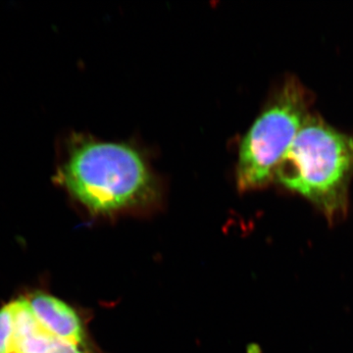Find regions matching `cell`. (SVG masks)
<instances>
[{
	"label": "cell",
	"instance_id": "6da1fadb",
	"mask_svg": "<svg viewBox=\"0 0 353 353\" xmlns=\"http://www.w3.org/2000/svg\"><path fill=\"white\" fill-rule=\"evenodd\" d=\"M57 181L95 214L148 205L158 196L157 179L143 158L122 143L78 139Z\"/></svg>",
	"mask_w": 353,
	"mask_h": 353
},
{
	"label": "cell",
	"instance_id": "7a4b0ae2",
	"mask_svg": "<svg viewBox=\"0 0 353 353\" xmlns=\"http://www.w3.org/2000/svg\"><path fill=\"white\" fill-rule=\"evenodd\" d=\"M353 176V136L308 115L275 178L318 206L329 219L345 212Z\"/></svg>",
	"mask_w": 353,
	"mask_h": 353
},
{
	"label": "cell",
	"instance_id": "3957f363",
	"mask_svg": "<svg viewBox=\"0 0 353 353\" xmlns=\"http://www.w3.org/2000/svg\"><path fill=\"white\" fill-rule=\"evenodd\" d=\"M305 90L290 79L241 141L236 167L241 190L259 189L274 180L279 163L308 117Z\"/></svg>",
	"mask_w": 353,
	"mask_h": 353
},
{
	"label": "cell",
	"instance_id": "277c9868",
	"mask_svg": "<svg viewBox=\"0 0 353 353\" xmlns=\"http://www.w3.org/2000/svg\"><path fill=\"white\" fill-rule=\"evenodd\" d=\"M41 327L53 336L83 345L85 330L78 313L57 297L37 292L27 297Z\"/></svg>",
	"mask_w": 353,
	"mask_h": 353
},
{
	"label": "cell",
	"instance_id": "5b68a950",
	"mask_svg": "<svg viewBox=\"0 0 353 353\" xmlns=\"http://www.w3.org/2000/svg\"><path fill=\"white\" fill-rule=\"evenodd\" d=\"M13 309L14 353H48L57 336L46 332L32 312L27 297L11 303Z\"/></svg>",
	"mask_w": 353,
	"mask_h": 353
},
{
	"label": "cell",
	"instance_id": "8992f818",
	"mask_svg": "<svg viewBox=\"0 0 353 353\" xmlns=\"http://www.w3.org/2000/svg\"><path fill=\"white\" fill-rule=\"evenodd\" d=\"M14 320L12 304L0 309V353H14Z\"/></svg>",
	"mask_w": 353,
	"mask_h": 353
},
{
	"label": "cell",
	"instance_id": "52a82bcc",
	"mask_svg": "<svg viewBox=\"0 0 353 353\" xmlns=\"http://www.w3.org/2000/svg\"><path fill=\"white\" fill-rule=\"evenodd\" d=\"M85 345H77L71 341L55 338L48 353H88Z\"/></svg>",
	"mask_w": 353,
	"mask_h": 353
}]
</instances>
